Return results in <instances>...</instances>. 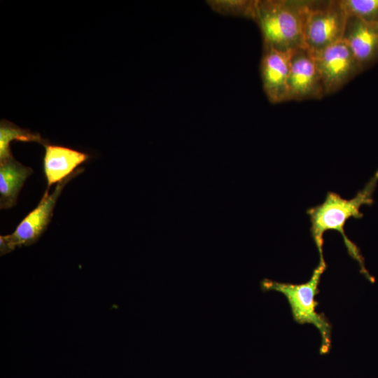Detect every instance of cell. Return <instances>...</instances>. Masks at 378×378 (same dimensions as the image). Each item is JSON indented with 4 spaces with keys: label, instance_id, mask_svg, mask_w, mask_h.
I'll return each instance as SVG.
<instances>
[{
    "label": "cell",
    "instance_id": "1",
    "mask_svg": "<svg viewBox=\"0 0 378 378\" xmlns=\"http://www.w3.org/2000/svg\"><path fill=\"white\" fill-rule=\"evenodd\" d=\"M377 182L378 169L354 197L346 200L338 193L330 191L321 204L307 211L311 222V234L319 253V260H325L323 252L324 233L327 230H336L342 236L349 255L358 262L362 273L369 279L370 276L365 267L360 251L345 234L344 227L349 218L358 219L363 217V214L360 211L363 205H370L373 203L372 196Z\"/></svg>",
    "mask_w": 378,
    "mask_h": 378
},
{
    "label": "cell",
    "instance_id": "2",
    "mask_svg": "<svg viewBox=\"0 0 378 378\" xmlns=\"http://www.w3.org/2000/svg\"><path fill=\"white\" fill-rule=\"evenodd\" d=\"M309 0H257L254 21L262 46L283 52L304 48V24Z\"/></svg>",
    "mask_w": 378,
    "mask_h": 378
},
{
    "label": "cell",
    "instance_id": "3",
    "mask_svg": "<svg viewBox=\"0 0 378 378\" xmlns=\"http://www.w3.org/2000/svg\"><path fill=\"white\" fill-rule=\"evenodd\" d=\"M327 267L325 260H319L309 281L302 284L280 282L264 279L260 282L263 292L276 291L286 298L295 321L299 324H311L318 330L321 337L320 351L326 354L331 347V326L323 314L318 313L315 298L318 293L321 278Z\"/></svg>",
    "mask_w": 378,
    "mask_h": 378
},
{
    "label": "cell",
    "instance_id": "4",
    "mask_svg": "<svg viewBox=\"0 0 378 378\" xmlns=\"http://www.w3.org/2000/svg\"><path fill=\"white\" fill-rule=\"evenodd\" d=\"M347 18L340 0L309 1L304 24L305 48L318 51L342 41Z\"/></svg>",
    "mask_w": 378,
    "mask_h": 378
},
{
    "label": "cell",
    "instance_id": "5",
    "mask_svg": "<svg viewBox=\"0 0 378 378\" xmlns=\"http://www.w3.org/2000/svg\"><path fill=\"white\" fill-rule=\"evenodd\" d=\"M78 168L71 176L58 183L52 194L46 189L37 206L33 209L10 234L0 236L1 255L15 250L16 247L28 246L36 243L50 222L57 198L64 186L83 171Z\"/></svg>",
    "mask_w": 378,
    "mask_h": 378
},
{
    "label": "cell",
    "instance_id": "6",
    "mask_svg": "<svg viewBox=\"0 0 378 378\" xmlns=\"http://www.w3.org/2000/svg\"><path fill=\"white\" fill-rule=\"evenodd\" d=\"M310 53L319 72L326 95L337 92L363 71L343 40Z\"/></svg>",
    "mask_w": 378,
    "mask_h": 378
},
{
    "label": "cell",
    "instance_id": "7",
    "mask_svg": "<svg viewBox=\"0 0 378 378\" xmlns=\"http://www.w3.org/2000/svg\"><path fill=\"white\" fill-rule=\"evenodd\" d=\"M288 95V101L320 99L326 95L319 72L307 48L290 52Z\"/></svg>",
    "mask_w": 378,
    "mask_h": 378
},
{
    "label": "cell",
    "instance_id": "8",
    "mask_svg": "<svg viewBox=\"0 0 378 378\" xmlns=\"http://www.w3.org/2000/svg\"><path fill=\"white\" fill-rule=\"evenodd\" d=\"M290 52H283L262 46L260 64L263 90L272 104L288 101V79Z\"/></svg>",
    "mask_w": 378,
    "mask_h": 378
},
{
    "label": "cell",
    "instance_id": "9",
    "mask_svg": "<svg viewBox=\"0 0 378 378\" xmlns=\"http://www.w3.org/2000/svg\"><path fill=\"white\" fill-rule=\"evenodd\" d=\"M342 40L351 49L363 71L378 59V23L348 16Z\"/></svg>",
    "mask_w": 378,
    "mask_h": 378
},
{
    "label": "cell",
    "instance_id": "10",
    "mask_svg": "<svg viewBox=\"0 0 378 378\" xmlns=\"http://www.w3.org/2000/svg\"><path fill=\"white\" fill-rule=\"evenodd\" d=\"M44 147L43 169L48 190L52 185L71 176L90 158L88 153L65 146L47 144Z\"/></svg>",
    "mask_w": 378,
    "mask_h": 378
},
{
    "label": "cell",
    "instance_id": "11",
    "mask_svg": "<svg viewBox=\"0 0 378 378\" xmlns=\"http://www.w3.org/2000/svg\"><path fill=\"white\" fill-rule=\"evenodd\" d=\"M32 172L31 168L22 164L13 156L0 161L1 209L16 204L19 192Z\"/></svg>",
    "mask_w": 378,
    "mask_h": 378
},
{
    "label": "cell",
    "instance_id": "12",
    "mask_svg": "<svg viewBox=\"0 0 378 378\" xmlns=\"http://www.w3.org/2000/svg\"><path fill=\"white\" fill-rule=\"evenodd\" d=\"M13 140L37 142L43 146L48 144L47 140L43 139L38 133L22 129L9 121L1 120L0 123V161L13 156L10 144Z\"/></svg>",
    "mask_w": 378,
    "mask_h": 378
},
{
    "label": "cell",
    "instance_id": "13",
    "mask_svg": "<svg viewBox=\"0 0 378 378\" xmlns=\"http://www.w3.org/2000/svg\"><path fill=\"white\" fill-rule=\"evenodd\" d=\"M206 4L216 13L254 20L257 0H209Z\"/></svg>",
    "mask_w": 378,
    "mask_h": 378
},
{
    "label": "cell",
    "instance_id": "14",
    "mask_svg": "<svg viewBox=\"0 0 378 378\" xmlns=\"http://www.w3.org/2000/svg\"><path fill=\"white\" fill-rule=\"evenodd\" d=\"M348 16L363 21L378 23V0H340Z\"/></svg>",
    "mask_w": 378,
    "mask_h": 378
}]
</instances>
